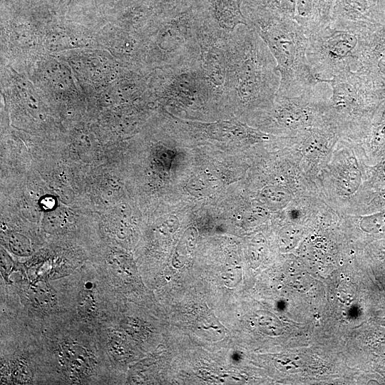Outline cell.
Returning <instances> with one entry per match:
<instances>
[{
	"mask_svg": "<svg viewBox=\"0 0 385 385\" xmlns=\"http://www.w3.org/2000/svg\"><path fill=\"white\" fill-rule=\"evenodd\" d=\"M381 8L379 10L381 23L385 24V0H381Z\"/></svg>",
	"mask_w": 385,
	"mask_h": 385,
	"instance_id": "cell-14",
	"label": "cell"
},
{
	"mask_svg": "<svg viewBox=\"0 0 385 385\" xmlns=\"http://www.w3.org/2000/svg\"><path fill=\"white\" fill-rule=\"evenodd\" d=\"M385 99V24H376L365 34L359 68Z\"/></svg>",
	"mask_w": 385,
	"mask_h": 385,
	"instance_id": "cell-5",
	"label": "cell"
},
{
	"mask_svg": "<svg viewBox=\"0 0 385 385\" xmlns=\"http://www.w3.org/2000/svg\"><path fill=\"white\" fill-rule=\"evenodd\" d=\"M374 25L334 21L308 36L307 57L319 83L358 70L364 37Z\"/></svg>",
	"mask_w": 385,
	"mask_h": 385,
	"instance_id": "cell-3",
	"label": "cell"
},
{
	"mask_svg": "<svg viewBox=\"0 0 385 385\" xmlns=\"http://www.w3.org/2000/svg\"><path fill=\"white\" fill-rule=\"evenodd\" d=\"M63 217L59 211L48 212L43 221L44 230L48 233H56L63 227Z\"/></svg>",
	"mask_w": 385,
	"mask_h": 385,
	"instance_id": "cell-12",
	"label": "cell"
},
{
	"mask_svg": "<svg viewBox=\"0 0 385 385\" xmlns=\"http://www.w3.org/2000/svg\"><path fill=\"white\" fill-rule=\"evenodd\" d=\"M384 173H385V165H384Z\"/></svg>",
	"mask_w": 385,
	"mask_h": 385,
	"instance_id": "cell-16",
	"label": "cell"
},
{
	"mask_svg": "<svg viewBox=\"0 0 385 385\" xmlns=\"http://www.w3.org/2000/svg\"><path fill=\"white\" fill-rule=\"evenodd\" d=\"M61 356L71 376L82 378L91 374L94 361L88 351L78 344L66 342L61 346Z\"/></svg>",
	"mask_w": 385,
	"mask_h": 385,
	"instance_id": "cell-6",
	"label": "cell"
},
{
	"mask_svg": "<svg viewBox=\"0 0 385 385\" xmlns=\"http://www.w3.org/2000/svg\"><path fill=\"white\" fill-rule=\"evenodd\" d=\"M381 197L382 198L383 200L385 201V189L384 190L383 192H381Z\"/></svg>",
	"mask_w": 385,
	"mask_h": 385,
	"instance_id": "cell-15",
	"label": "cell"
},
{
	"mask_svg": "<svg viewBox=\"0 0 385 385\" xmlns=\"http://www.w3.org/2000/svg\"><path fill=\"white\" fill-rule=\"evenodd\" d=\"M31 296L34 302L42 307H51L56 302L55 296L46 284H38L32 287Z\"/></svg>",
	"mask_w": 385,
	"mask_h": 385,
	"instance_id": "cell-9",
	"label": "cell"
},
{
	"mask_svg": "<svg viewBox=\"0 0 385 385\" xmlns=\"http://www.w3.org/2000/svg\"><path fill=\"white\" fill-rule=\"evenodd\" d=\"M54 203H55L54 200L51 197L43 198V200L41 202L42 206L44 208L48 209V210L52 209L54 207Z\"/></svg>",
	"mask_w": 385,
	"mask_h": 385,
	"instance_id": "cell-13",
	"label": "cell"
},
{
	"mask_svg": "<svg viewBox=\"0 0 385 385\" xmlns=\"http://www.w3.org/2000/svg\"><path fill=\"white\" fill-rule=\"evenodd\" d=\"M323 83L331 86L327 104L330 119L340 123L360 120L384 100L372 83L358 71L346 73Z\"/></svg>",
	"mask_w": 385,
	"mask_h": 385,
	"instance_id": "cell-4",
	"label": "cell"
},
{
	"mask_svg": "<svg viewBox=\"0 0 385 385\" xmlns=\"http://www.w3.org/2000/svg\"><path fill=\"white\" fill-rule=\"evenodd\" d=\"M277 63L267 44L253 30L238 32L230 41L227 90L247 106L270 103L279 86Z\"/></svg>",
	"mask_w": 385,
	"mask_h": 385,
	"instance_id": "cell-1",
	"label": "cell"
},
{
	"mask_svg": "<svg viewBox=\"0 0 385 385\" xmlns=\"http://www.w3.org/2000/svg\"><path fill=\"white\" fill-rule=\"evenodd\" d=\"M11 375L16 384H27L31 381V372L24 360H16L11 368Z\"/></svg>",
	"mask_w": 385,
	"mask_h": 385,
	"instance_id": "cell-11",
	"label": "cell"
},
{
	"mask_svg": "<svg viewBox=\"0 0 385 385\" xmlns=\"http://www.w3.org/2000/svg\"><path fill=\"white\" fill-rule=\"evenodd\" d=\"M361 228L369 233L385 232V210L361 218Z\"/></svg>",
	"mask_w": 385,
	"mask_h": 385,
	"instance_id": "cell-10",
	"label": "cell"
},
{
	"mask_svg": "<svg viewBox=\"0 0 385 385\" xmlns=\"http://www.w3.org/2000/svg\"><path fill=\"white\" fill-rule=\"evenodd\" d=\"M6 241L11 251L18 256L26 257L32 252L29 240L22 234L10 233L8 235Z\"/></svg>",
	"mask_w": 385,
	"mask_h": 385,
	"instance_id": "cell-8",
	"label": "cell"
},
{
	"mask_svg": "<svg viewBox=\"0 0 385 385\" xmlns=\"http://www.w3.org/2000/svg\"><path fill=\"white\" fill-rule=\"evenodd\" d=\"M91 285V283L87 282L78 294L77 309L82 317H90L96 312V303Z\"/></svg>",
	"mask_w": 385,
	"mask_h": 385,
	"instance_id": "cell-7",
	"label": "cell"
},
{
	"mask_svg": "<svg viewBox=\"0 0 385 385\" xmlns=\"http://www.w3.org/2000/svg\"><path fill=\"white\" fill-rule=\"evenodd\" d=\"M254 25L277 63L280 82L276 95L295 96L319 83L307 57L308 36L297 22L258 21Z\"/></svg>",
	"mask_w": 385,
	"mask_h": 385,
	"instance_id": "cell-2",
	"label": "cell"
}]
</instances>
